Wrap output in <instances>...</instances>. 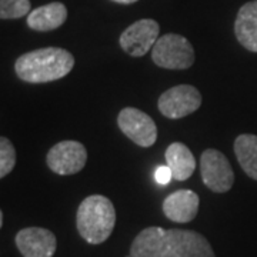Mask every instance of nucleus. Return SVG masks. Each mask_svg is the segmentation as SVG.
Listing matches in <instances>:
<instances>
[{
	"instance_id": "nucleus-18",
	"label": "nucleus",
	"mask_w": 257,
	"mask_h": 257,
	"mask_svg": "<svg viewBox=\"0 0 257 257\" xmlns=\"http://www.w3.org/2000/svg\"><path fill=\"white\" fill-rule=\"evenodd\" d=\"M172 177H173V173H172V170L169 169V166H159L156 169V172H155V179H156V182L159 184H163V186L170 183Z\"/></svg>"
},
{
	"instance_id": "nucleus-12",
	"label": "nucleus",
	"mask_w": 257,
	"mask_h": 257,
	"mask_svg": "<svg viewBox=\"0 0 257 257\" xmlns=\"http://www.w3.org/2000/svg\"><path fill=\"white\" fill-rule=\"evenodd\" d=\"M234 35L241 46L257 53V0L243 5L234 20Z\"/></svg>"
},
{
	"instance_id": "nucleus-3",
	"label": "nucleus",
	"mask_w": 257,
	"mask_h": 257,
	"mask_svg": "<svg viewBox=\"0 0 257 257\" xmlns=\"http://www.w3.org/2000/svg\"><path fill=\"white\" fill-rule=\"evenodd\" d=\"M116 224V209L101 194L89 196L79 204L76 214L77 231L89 244H101L110 237Z\"/></svg>"
},
{
	"instance_id": "nucleus-16",
	"label": "nucleus",
	"mask_w": 257,
	"mask_h": 257,
	"mask_svg": "<svg viewBox=\"0 0 257 257\" xmlns=\"http://www.w3.org/2000/svg\"><path fill=\"white\" fill-rule=\"evenodd\" d=\"M30 0H0V18L3 20L22 19L32 12Z\"/></svg>"
},
{
	"instance_id": "nucleus-11",
	"label": "nucleus",
	"mask_w": 257,
	"mask_h": 257,
	"mask_svg": "<svg viewBox=\"0 0 257 257\" xmlns=\"http://www.w3.org/2000/svg\"><path fill=\"white\" fill-rule=\"evenodd\" d=\"M200 199L193 190H177L169 194L163 200V213L169 220L175 223H189L199 211Z\"/></svg>"
},
{
	"instance_id": "nucleus-5",
	"label": "nucleus",
	"mask_w": 257,
	"mask_h": 257,
	"mask_svg": "<svg viewBox=\"0 0 257 257\" xmlns=\"http://www.w3.org/2000/svg\"><path fill=\"white\" fill-rule=\"evenodd\" d=\"M200 176L213 193H227L234 184V172L229 159L216 149H206L200 156Z\"/></svg>"
},
{
	"instance_id": "nucleus-20",
	"label": "nucleus",
	"mask_w": 257,
	"mask_h": 257,
	"mask_svg": "<svg viewBox=\"0 0 257 257\" xmlns=\"http://www.w3.org/2000/svg\"><path fill=\"white\" fill-rule=\"evenodd\" d=\"M3 226V211H0V227Z\"/></svg>"
},
{
	"instance_id": "nucleus-4",
	"label": "nucleus",
	"mask_w": 257,
	"mask_h": 257,
	"mask_svg": "<svg viewBox=\"0 0 257 257\" xmlns=\"http://www.w3.org/2000/svg\"><path fill=\"white\" fill-rule=\"evenodd\" d=\"M152 60L156 66L167 70H186L194 63V49L182 35L167 33L159 37L152 49Z\"/></svg>"
},
{
	"instance_id": "nucleus-7",
	"label": "nucleus",
	"mask_w": 257,
	"mask_h": 257,
	"mask_svg": "<svg viewBox=\"0 0 257 257\" xmlns=\"http://www.w3.org/2000/svg\"><path fill=\"white\" fill-rule=\"evenodd\" d=\"M120 132L140 147H150L157 140V126L147 113L136 107H124L117 116Z\"/></svg>"
},
{
	"instance_id": "nucleus-2",
	"label": "nucleus",
	"mask_w": 257,
	"mask_h": 257,
	"mask_svg": "<svg viewBox=\"0 0 257 257\" xmlns=\"http://www.w3.org/2000/svg\"><path fill=\"white\" fill-rule=\"evenodd\" d=\"M74 67L73 55L62 47H43L18 57L15 72L20 80L32 84L63 79Z\"/></svg>"
},
{
	"instance_id": "nucleus-17",
	"label": "nucleus",
	"mask_w": 257,
	"mask_h": 257,
	"mask_svg": "<svg viewBox=\"0 0 257 257\" xmlns=\"http://www.w3.org/2000/svg\"><path fill=\"white\" fill-rule=\"evenodd\" d=\"M16 165V149L6 136L0 138V177H6Z\"/></svg>"
},
{
	"instance_id": "nucleus-14",
	"label": "nucleus",
	"mask_w": 257,
	"mask_h": 257,
	"mask_svg": "<svg viewBox=\"0 0 257 257\" xmlns=\"http://www.w3.org/2000/svg\"><path fill=\"white\" fill-rule=\"evenodd\" d=\"M165 157L166 166H169V169L172 170L173 179L179 182H184L190 179L196 170L197 163H196L194 155L184 143H180V142L172 143L166 149Z\"/></svg>"
},
{
	"instance_id": "nucleus-6",
	"label": "nucleus",
	"mask_w": 257,
	"mask_h": 257,
	"mask_svg": "<svg viewBox=\"0 0 257 257\" xmlns=\"http://www.w3.org/2000/svg\"><path fill=\"white\" fill-rule=\"evenodd\" d=\"M202 106V94L192 84H179L162 93L157 100L159 111L170 120L183 119Z\"/></svg>"
},
{
	"instance_id": "nucleus-1",
	"label": "nucleus",
	"mask_w": 257,
	"mask_h": 257,
	"mask_svg": "<svg viewBox=\"0 0 257 257\" xmlns=\"http://www.w3.org/2000/svg\"><path fill=\"white\" fill-rule=\"evenodd\" d=\"M132 257H216L203 234L193 230L143 229L130 246Z\"/></svg>"
},
{
	"instance_id": "nucleus-19",
	"label": "nucleus",
	"mask_w": 257,
	"mask_h": 257,
	"mask_svg": "<svg viewBox=\"0 0 257 257\" xmlns=\"http://www.w3.org/2000/svg\"><path fill=\"white\" fill-rule=\"evenodd\" d=\"M114 3H119V5H132V3H136L139 0H111Z\"/></svg>"
},
{
	"instance_id": "nucleus-8",
	"label": "nucleus",
	"mask_w": 257,
	"mask_h": 257,
	"mask_svg": "<svg viewBox=\"0 0 257 257\" xmlns=\"http://www.w3.org/2000/svg\"><path fill=\"white\" fill-rule=\"evenodd\" d=\"M87 152L80 142L63 140L49 150L46 163L49 169L59 176L76 175L86 166Z\"/></svg>"
},
{
	"instance_id": "nucleus-9",
	"label": "nucleus",
	"mask_w": 257,
	"mask_h": 257,
	"mask_svg": "<svg viewBox=\"0 0 257 257\" xmlns=\"http://www.w3.org/2000/svg\"><path fill=\"white\" fill-rule=\"evenodd\" d=\"M160 33V26L153 19H142L130 25L119 39L124 53L133 57H142L152 52Z\"/></svg>"
},
{
	"instance_id": "nucleus-13",
	"label": "nucleus",
	"mask_w": 257,
	"mask_h": 257,
	"mask_svg": "<svg viewBox=\"0 0 257 257\" xmlns=\"http://www.w3.org/2000/svg\"><path fill=\"white\" fill-rule=\"evenodd\" d=\"M67 19V9L63 3L53 2L43 6H39L29 13L28 23L29 29L36 32H50L63 26Z\"/></svg>"
},
{
	"instance_id": "nucleus-15",
	"label": "nucleus",
	"mask_w": 257,
	"mask_h": 257,
	"mask_svg": "<svg viewBox=\"0 0 257 257\" xmlns=\"http://www.w3.org/2000/svg\"><path fill=\"white\" fill-rule=\"evenodd\" d=\"M234 155L237 157L243 172L253 180H257V136L256 135H240L233 145Z\"/></svg>"
},
{
	"instance_id": "nucleus-10",
	"label": "nucleus",
	"mask_w": 257,
	"mask_h": 257,
	"mask_svg": "<svg viewBox=\"0 0 257 257\" xmlns=\"http://www.w3.org/2000/svg\"><path fill=\"white\" fill-rule=\"evenodd\" d=\"M15 241L23 257H53L57 247L56 236L45 227L22 229Z\"/></svg>"
}]
</instances>
